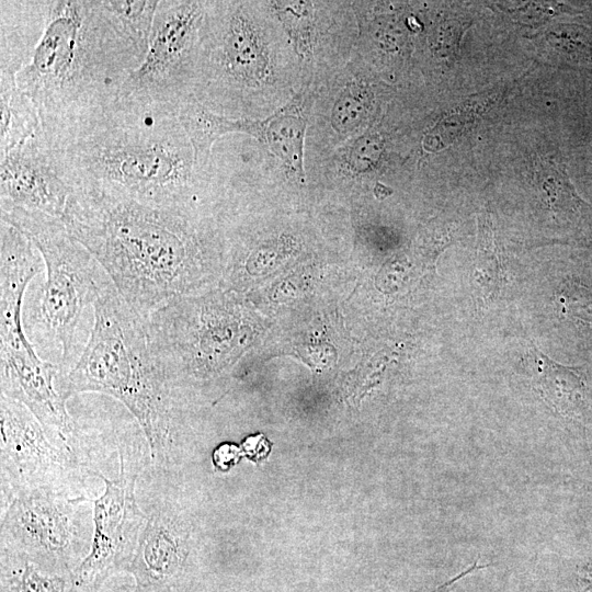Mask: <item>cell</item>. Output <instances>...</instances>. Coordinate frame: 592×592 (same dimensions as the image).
<instances>
[{"instance_id": "obj_13", "label": "cell", "mask_w": 592, "mask_h": 592, "mask_svg": "<svg viewBox=\"0 0 592 592\" xmlns=\"http://www.w3.org/2000/svg\"><path fill=\"white\" fill-rule=\"evenodd\" d=\"M528 358L535 373V384L545 401L557 412L576 413L584 401L585 376L581 367L565 366L550 360L534 344Z\"/></svg>"}, {"instance_id": "obj_8", "label": "cell", "mask_w": 592, "mask_h": 592, "mask_svg": "<svg viewBox=\"0 0 592 592\" xmlns=\"http://www.w3.org/2000/svg\"><path fill=\"white\" fill-rule=\"evenodd\" d=\"M55 440L24 405L1 395V489L11 500L31 493L68 496L80 473L76 452Z\"/></svg>"}, {"instance_id": "obj_17", "label": "cell", "mask_w": 592, "mask_h": 592, "mask_svg": "<svg viewBox=\"0 0 592 592\" xmlns=\"http://www.w3.org/2000/svg\"><path fill=\"white\" fill-rule=\"evenodd\" d=\"M145 57L151 35L158 0H103Z\"/></svg>"}, {"instance_id": "obj_24", "label": "cell", "mask_w": 592, "mask_h": 592, "mask_svg": "<svg viewBox=\"0 0 592 592\" xmlns=\"http://www.w3.org/2000/svg\"><path fill=\"white\" fill-rule=\"evenodd\" d=\"M570 10V8H567L562 3L534 2L517 8H509L505 11L519 22L535 25L551 19L556 14Z\"/></svg>"}, {"instance_id": "obj_12", "label": "cell", "mask_w": 592, "mask_h": 592, "mask_svg": "<svg viewBox=\"0 0 592 592\" xmlns=\"http://www.w3.org/2000/svg\"><path fill=\"white\" fill-rule=\"evenodd\" d=\"M310 103V98L300 92L267 118L251 119L249 132L300 180L305 179L304 139Z\"/></svg>"}, {"instance_id": "obj_20", "label": "cell", "mask_w": 592, "mask_h": 592, "mask_svg": "<svg viewBox=\"0 0 592 592\" xmlns=\"http://www.w3.org/2000/svg\"><path fill=\"white\" fill-rule=\"evenodd\" d=\"M542 186L554 210L574 213L579 212L582 205H585L576 194L566 172L553 161L544 167Z\"/></svg>"}, {"instance_id": "obj_19", "label": "cell", "mask_w": 592, "mask_h": 592, "mask_svg": "<svg viewBox=\"0 0 592 592\" xmlns=\"http://www.w3.org/2000/svg\"><path fill=\"white\" fill-rule=\"evenodd\" d=\"M372 94L366 87L353 83L343 90L332 112V126L340 133L357 128L367 117Z\"/></svg>"}, {"instance_id": "obj_2", "label": "cell", "mask_w": 592, "mask_h": 592, "mask_svg": "<svg viewBox=\"0 0 592 592\" xmlns=\"http://www.w3.org/2000/svg\"><path fill=\"white\" fill-rule=\"evenodd\" d=\"M61 220L144 319L183 297L198 277L200 241L190 212L73 191Z\"/></svg>"}, {"instance_id": "obj_4", "label": "cell", "mask_w": 592, "mask_h": 592, "mask_svg": "<svg viewBox=\"0 0 592 592\" xmlns=\"http://www.w3.org/2000/svg\"><path fill=\"white\" fill-rule=\"evenodd\" d=\"M93 326L81 354L60 378L66 399L101 392L121 401L140 425L152 458L172 443V397L151 356L145 319L106 278L93 303Z\"/></svg>"}, {"instance_id": "obj_11", "label": "cell", "mask_w": 592, "mask_h": 592, "mask_svg": "<svg viewBox=\"0 0 592 592\" xmlns=\"http://www.w3.org/2000/svg\"><path fill=\"white\" fill-rule=\"evenodd\" d=\"M190 532L180 515L161 505L148 516L126 571L141 592H170L189 555Z\"/></svg>"}, {"instance_id": "obj_21", "label": "cell", "mask_w": 592, "mask_h": 592, "mask_svg": "<svg viewBox=\"0 0 592 592\" xmlns=\"http://www.w3.org/2000/svg\"><path fill=\"white\" fill-rule=\"evenodd\" d=\"M559 311L565 317L592 325V287L578 280H568L556 296Z\"/></svg>"}, {"instance_id": "obj_10", "label": "cell", "mask_w": 592, "mask_h": 592, "mask_svg": "<svg viewBox=\"0 0 592 592\" xmlns=\"http://www.w3.org/2000/svg\"><path fill=\"white\" fill-rule=\"evenodd\" d=\"M0 206L37 210L62 219L73 193L35 133L0 157Z\"/></svg>"}, {"instance_id": "obj_25", "label": "cell", "mask_w": 592, "mask_h": 592, "mask_svg": "<svg viewBox=\"0 0 592 592\" xmlns=\"http://www.w3.org/2000/svg\"><path fill=\"white\" fill-rule=\"evenodd\" d=\"M383 151V143L376 135H367L360 138L351 151V164L355 170L372 168L379 159Z\"/></svg>"}, {"instance_id": "obj_7", "label": "cell", "mask_w": 592, "mask_h": 592, "mask_svg": "<svg viewBox=\"0 0 592 592\" xmlns=\"http://www.w3.org/2000/svg\"><path fill=\"white\" fill-rule=\"evenodd\" d=\"M89 500L56 493L12 499L1 517V549L35 566L73 572L89 554Z\"/></svg>"}, {"instance_id": "obj_9", "label": "cell", "mask_w": 592, "mask_h": 592, "mask_svg": "<svg viewBox=\"0 0 592 592\" xmlns=\"http://www.w3.org/2000/svg\"><path fill=\"white\" fill-rule=\"evenodd\" d=\"M104 492L93 503V535L86 558L72 572L73 585L99 587L110 574L127 570L147 522L136 496V474L119 448V475L110 480L102 475Z\"/></svg>"}, {"instance_id": "obj_3", "label": "cell", "mask_w": 592, "mask_h": 592, "mask_svg": "<svg viewBox=\"0 0 592 592\" xmlns=\"http://www.w3.org/2000/svg\"><path fill=\"white\" fill-rule=\"evenodd\" d=\"M48 150L73 191L153 207L190 212L204 175L178 113L121 101L88 133Z\"/></svg>"}, {"instance_id": "obj_23", "label": "cell", "mask_w": 592, "mask_h": 592, "mask_svg": "<svg viewBox=\"0 0 592 592\" xmlns=\"http://www.w3.org/2000/svg\"><path fill=\"white\" fill-rule=\"evenodd\" d=\"M467 26L465 22L454 19L441 23L431 39L435 53L444 58L456 57L462 36Z\"/></svg>"}, {"instance_id": "obj_18", "label": "cell", "mask_w": 592, "mask_h": 592, "mask_svg": "<svg viewBox=\"0 0 592 592\" xmlns=\"http://www.w3.org/2000/svg\"><path fill=\"white\" fill-rule=\"evenodd\" d=\"M274 9L287 31L296 53L306 58L314 47V12L309 2L278 1Z\"/></svg>"}, {"instance_id": "obj_1", "label": "cell", "mask_w": 592, "mask_h": 592, "mask_svg": "<svg viewBox=\"0 0 592 592\" xmlns=\"http://www.w3.org/2000/svg\"><path fill=\"white\" fill-rule=\"evenodd\" d=\"M43 34L16 73L48 148L73 140L118 106L144 56L103 0H43Z\"/></svg>"}, {"instance_id": "obj_22", "label": "cell", "mask_w": 592, "mask_h": 592, "mask_svg": "<svg viewBox=\"0 0 592 592\" xmlns=\"http://www.w3.org/2000/svg\"><path fill=\"white\" fill-rule=\"evenodd\" d=\"M64 578L53 574H43L31 562L25 561L23 571L12 578L7 592H65Z\"/></svg>"}, {"instance_id": "obj_14", "label": "cell", "mask_w": 592, "mask_h": 592, "mask_svg": "<svg viewBox=\"0 0 592 592\" xmlns=\"http://www.w3.org/2000/svg\"><path fill=\"white\" fill-rule=\"evenodd\" d=\"M0 157L25 143L39 128V118L16 86V75L0 71Z\"/></svg>"}, {"instance_id": "obj_15", "label": "cell", "mask_w": 592, "mask_h": 592, "mask_svg": "<svg viewBox=\"0 0 592 592\" xmlns=\"http://www.w3.org/2000/svg\"><path fill=\"white\" fill-rule=\"evenodd\" d=\"M478 249L474 278L482 299L491 300L499 295L505 283V274L494 232L489 217L479 223Z\"/></svg>"}, {"instance_id": "obj_16", "label": "cell", "mask_w": 592, "mask_h": 592, "mask_svg": "<svg viewBox=\"0 0 592 592\" xmlns=\"http://www.w3.org/2000/svg\"><path fill=\"white\" fill-rule=\"evenodd\" d=\"M499 92L485 94L465 102L444 116L426 135L424 146L428 150H440L467 133L478 117L497 101Z\"/></svg>"}, {"instance_id": "obj_6", "label": "cell", "mask_w": 592, "mask_h": 592, "mask_svg": "<svg viewBox=\"0 0 592 592\" xmlns=\"http://www.w3.org/2000/svg\"><path fill=\"white\" fill-rule=\"evenodd\" d=\"M205 5L204 1H159L148 50L124 83L121 102L178 113L194 96Z\"/></svg>"}, {"instance_id": "obj_5", "label": "cell", "mask_w": 592, "mask_h": 592, "mask_svg": "<svg viewBox=\"0 0 592 592\" xmlns=\"http://www.w3.org/2000/svg\"><path fill=\"white\" fill-rule=\"evenodd\" d=\"M1 221L21 231L38 251L46 270L33 325L59 349L66 375L78 360L77 332L86 307L93 305L102 283L100 265L59 218L16 206H0Z\"/></svg>"}]
</instances>
